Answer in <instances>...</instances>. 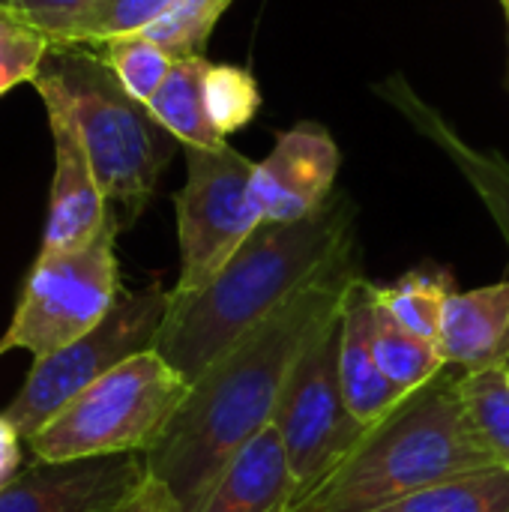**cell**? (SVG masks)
I'll use <instances>...</instances> for the list:
<instances>
[{"mask_svg": "<svg viewBox=\"0 0 509 512\" xmlns=\"http://www.w3.org/2000/svg\"><path fill=\"white\" fill-rule=\"evenodd\" d=\"M360 276L363 246L357 243L189 384L165 435L144 453L147 474L171 492L180 510L192 512L228 459L273 423L294 363L339 315L345 291Z\"/></svg>", "mask_w": 509, "mask_h": 512, "instance_id": "1", "label": "cell"}, {"mask_svg": "<svg viewBox=\"0 0 509 512\" xmlns=\"http://www.w3.org/2000/svg\"><path fill=\"white\" fill-rule=\"evenodd\" d=\"M357 243V204L339 189L306 219L261 222L204 288L171 294L153 348L192 384L243 333Z\"/></svg>", "mask_w": 509, "mask_h": 512, "instance_id": "2", "label": "cell"}, {"mask_svg": "<svg viewBox=\"0 0 509 512\" xmlns=\"http://www.w3.org/2000/svg\"><path fill=\"white\" fill-rule=\"evenodd\" d=\"M459 375L447 366L411 393L288 512H375L456 474L492 468L459 396Z\"/></svg>", "mask_w": 509, "mask_h": 512, "instance_id": "3", "label": "cell"}, {"mask_svg": "<svg viewBox=\"0 0 509 512\" xmlns=\"http://www.w3.org/2000/svg\"><path fill=\"white\" fill-rule=\"evenodd\" d=\"M45 105L72 120L111 216L129 228L150 204L156 183L180 147L150 108L132 99L96 48L54 45L33 78Z\"/></svg>", "mask_w": 509, "mask_h": 512, "instance_id": "4", "label": "cell"}, {"mask_svg": "<svg viewBox=\"0 0 509 512\" xmlns=\"http://www.w3.org/2000/svg\"><path fill=\"white\" fill-rule=\"evenodd\" d=\"M189 396V381L156 351H141L93 381L27 444L39 462L147 453Z\"/></svg>", "mask_w": 509, "mask_h": 512, "instance_id": "5", "label": "cell"}, {"mask_svg": "<svg viewBox=\"0 0 509 512\" xmlns=\"http://www.w3.org/2000/svg\"><path fill=\"white\" fill-rule=\"evenodd\" d=\"M171 291L150 282L138 291H120L114 309L72 345L33 360V369L0 414V420L21 438L30 441L57 411L81 396L93 381L108 375L123 360L150 351L162 330Z\"/></svg>", "mask_w": 509, "mask_h": 512, "instance_id": "6", "label": "cell"}, {"mask_svg": "<svg viewBox=\"0 0 509 512\" xmlns=\"http://www.w3.org/2000/svg\"><path fill=\"white\" fill-rule=\"evenodd\" d=\"M117 231L120 225L111 219L87 246L36 258L21 303L0 336V357L18 348L42 360L90 333L114 309L120 297Z\"/></svg>", "mask_w": 509, "mask_h": 512, "instance_id": "7", "label": "cell"}, {"mask_svg": "<svg viewBox=\"0 0 509 512\" xmlns=\"http://www.w3.org/2000/svg\"><path fill=\"white\" fill-rule=\"evenodd\" d=\"M186 183L174 195L180 276L171 294L204 288L264 222L252 195L255 162L222 144L216 150L183 147Z\"/></svg>", "mask_w": 509, "mask_h": 512, "instance_id": "8", "label": "cell"}, {"mask_svg": "<svg viewBox=\"0 0 509 512\" xmlns=\"http://www.w3.org/2000/svg\"><path fill=\"white\" fill-rule=\"evenodd\" d=\"M273 426L288 453L297 495L324 480L369 432L348 408L339 375V315L294 363Z\"/></svg>", "mask_w": 509, "mask_h": 512, "instance_id": "9", "label": "cell"}, {"mask_svg": "<svg viewBox=\"0 0 509 512\" xmlns=\"http://www.w3.org/2000/svg\"><path fill=\"white\" fill-rule=\"evenodd\" d=\"M147 477L141 453L39 462L0 486V512H120Z\"/></svg>", "mask_w": 509, "mask_h": 512, "instance_id": "10", "label": "cell"}, {"mask_svg": "<svg viewBox=\"0 0 509 512\" xmlns=\"http://www.w3.org/2000/svg\"><path fill=\"white\" fill-rule=\"evenodd\" d=\"M342 153L327 126L300 120L279 132L273 150L255 162L252 195L264 222H297L336 195Z\"/></svg>", "mask_w": 509, "mask_h": 512, "instance_id": "11", "label": "cell"}, {"mask_svg": "<svg viewBox=\"0 0 509 512\" xmlns=\"http://www.w3.org/2000/svg\"><path fill=\"white\" fill-rule=\"evenodd\" d=\"M45 111L54 138V180L39 255H57L96 240L114 216L72 120L57 105Z\"/></svg>", "mask_w": 509, "mask_h": 512, "instance_id": "12", "label": "cell"}, {"mask_svg": "<svg viewBox=\"0 0 509 512\" xmlns=\"http://www.w3.org/2000/svg\"><path fill=\"white\" fill-rule=\"evenodd\" d=\"M375 282L360 276L339 306V375L351 414L366 426H378L405 396L384 378L375 357Z\"/></svg>", "mask_w": 509, "mask_h": 512, "instance_id": "13", "label": "cell"}, {"mask_svg": "<svg viewBox=\"0 0 509 512\" xmlns=\"http://www.w3.org/2000/svg\"><path fill=\"white\" fill-rule=\"evenodd\" d=\"M381 96L402 114L408 117L411 126H417L435 147H441L450 162L459 168V174L471 183V189L477 192V198L483 201V207L489 210L492 222L498 225L501 237L509 246V162L495 153V150H480L471 141H465L450 120L435 111L402 75L387 78L381 87Z\"/></svg>", "mask_w": 509, "mask_h": 512, "instance_id": "14", "label": "cell"}, {"mask_svg": "<svg viewBox=\"0 0 509 512\" xmlns=\"http://www.w3.org/2000/svg\"><path fill=\"white\" fill-rule=\"evenodd\" d=\"M297 489L282 438L270 423L228 459L192 512H288Z\"/></svg>", "mask_w": 509, "mask_h": 512, "instance_id": "15", "label": "cell"}, {"mask_svg": "<svg viewBox=\"0 0 509 512\" xmlns=\"http://www.w3.org/2000/svg\"><path fill=\"white\" fill-rule=\"evenodd\" d=\"M438 351L459 372L507 369L509 279L450 294L438 330Z\"/></svg>", "mask_w": 509, "mask_h": 512, "instance_id": "16", "label": "cell"}, {"mask_svg": "<svg viewBox=\"0 0 509 512\" xmlns=\"http://www.w3.org/2000/svg\"><path fill=\"white\" fill-rule=\"evenodd\" d=\"M210 60L204 54L198 57H180L174 60L168 78L156 90V96L147 102L156 123L174 135L180 147H198V150H216L228 144L210 123L207 102H204V72Z\"/></svg>", "mask_w": 509, "mask_h": 512, "instance_id": "17", "label": "cell"}, {"mask_svg": "<svg viewBox=\"0 0 509 512\" xmlns=\"http://www.w3.org/2000/svg\"><path fill=\"white\" fill-rule=\"evenodd\" d=\"M456 291V279L447 267H414L390 285H375V300L387 318L399 327L438 342L444 306Z\"/></svg>", "mask_w": 509, "mask_h": 512, "instance_id": "18", "label": "cell"}, {"mask_svg": "<svg viewBox=\"0 0 509 512\" xmlns=\"http://www.w3.org/2000/svg\"><path fill=\"white\" fill-rule=\"evenodd\" d=\"M375 512H509V468L465 471Z\"/></svg>", "mask_w": 509, "mask_h": 512, "instance_id": "19", "label": "cell"}, {"mask_svg": "<svg viewBox=\"0 0 509 512\" xmlns=\"http://www.w3.org/2000/svg\"><path fill=\"white\" fill-rule=\"evenodd\" d=\"M375 357H378L384 378L405 399L411 393L423 390L426 384H432L447 369V363L438 351V342L423 339V336L399 327L393 318H387L381 312V306L375 315Z\"/></svg>", "mask_w": 509, "mask_h": 512, "instance_id": "20", "label": "cell"}, {"mask_svg": "<svg viewBox=\"0 0 509 512\" xmlns=\"http://www.w3.org/2000/svg\"><path fill=\"white\" fill-rule=\"evenodd\" d=\"M171 3L174 0H96L54 36V45L96 48L111 39L147 33Z\"/></svg>", "mask_w": 509, "mask_h": 512, "instance_id": "21", "label": "cell"}, {"mask_svg": "<svg viewBox=\"0 0 509 512\" xmlns=\"http://www.w3.org/2000/svg\"><path fill=\"white\" fill-rule=\"evenodd\" d=\"M459 396L468 420L495 465L509 468V375L507 369L462 372Z\"/></svg>", "mask_w": 509, "mask_h": 512, "instance_id": "22", "label": "cell"}, {"mask_svg": "<svg viewBox=\"0 0 509 512\" xmlns=\"http://www.w3.org/2000/svg\"><path fill=\"white\" fill-rule=\"evenodd\" d=\"M96 51L108 63V69L114 72L120 87L144 105L156 96V90L162 87V81L168 78V72L177 60L144 33L102 42V45H96Z\"/></svg>", "mask_w": 509, "mask_h": 512, "instance_id": "23", "label": "cell"}, {"mask_svg": "<svg viewBox=\"0 0 509 512\" xmlns=\"http://www.w3.org/2000/svg\"><path fill=\"white\" fill-rule=\"evenodd\" d=\"M204 102L213 129L228 138L255 120L261 108V90L249 69L234 63H210L204 72Z\"/></svg>", "mask_w": 509, "mask_h": 512, "instance_id": "24", "label": "cell"}, {"mask_svg": "<svg viewBox=\"0 0 509 512\" xmlns=\"http://www.w3.org/2000/svg\"><path fill=\"white\" fill-rule=\"evenodd\" d=\"M54 39L12 6H0V96L18 84H33Z\"/></svg>", "mask_w": 509, "mask_h": 512, "instance_id": "25", "label": "cell"}, {"mask_svg": "<svg viewBox=\"0 0 509 512\" xmlns=\"http://www.w3.org/2000/svg\"><path fill=\"white\" fill-rule=\"evenodd\" d=\"M234 0H174L171 9L144 33L162 45L171 57H198L204 54L219 18Z\"/></svg>", "mask_w": 509, "mask_h": 512, "instance_id": "26", "label": "cell"}, {"mask_svg": "<svg viewBox=\"0 0 509 512\" xmlns=\"http://www.w3.org/2000/svg\"><path fill=\"white\" fill-rule=\"evenodd\" d=\"M9 3H12V9L27 15L33 24H39L54 39L75 15H81L96 0H9Z\"/></svg>", "mask_w": 509, "mask_h": 512, "instance_id": "27", "label": "cell"}, {"mask_svg": "<svg viewBox=\"0 0 509 512\" xmlns=\"http://www.w3.org/2000/svg\"><path fill=\"white\" fill-rule=\"evenodd\" d=\"M120 512H183L180 510V504L171 498V492L162 486V483H156L153 477H147V483L138 489V495L123 507Z\"/></svg>", "mask_w": 509, "mask_h": 512, "instance_id": "28", "label": "cell"}, {"mask_svg": "<svg viewBox=\"0 0 509 512\" xmlns=\"http://www.w3.org/2000/svg\"><path fill=\"white\" fill-rule=\"evenodd\" d=\"M18 435L0 420V486L15 474V465H18Z\"/></svg>", "mask_w": 509, "mask_h": 512, "instance_id": "29", "label": "cell"}, {"mask_svg": "<svg viewBox=\"0 0 509 512\" xmlns=\"http://www.w3.org/2000/svg\"><path fill=\"white\" fill-rule=\"evenodd\" d=\"M504 15H507V42H509V6H504Z\"/></svg>", "mask_w": 509, "mask_h": 512, "instance_id": "30", "label": "cell"}, {"mask_svg": "<svg viewBox=\"0 0 509 512\" xmlns=\"http://www.w3.org/2000/svg\"><path fill=\"white\" fill-rule=\"evenodd\" d=\"M0 6H12V3L9 0H0Z\"/></svg>", "mask_w": 509, "mask_h": 512, "instance_id": "31", "label": "cell"}, {"mask_svg": "<svg viewBox=\"0 0 509 512\" xmlns=\"http://www.w3.org/2000/svg\"><path fill=\"white\" fill-rule=\"evenodd\" d=\"M501 6H509V0H501Z\"/></svg>", "mask_w": 509, "mask_h": 512, "instance_id": "32", "label": "cell"}, {"mask_svg": "<svg viewBox=\"0 0 509 512\" xmlns=\"http://www.w3.org/2000/svg\"><path fill=\"white\" fill-rule=\"evenodd\" d=\"M507 372H509V363H507Z\"/></svg>", "mask_w": 509, "mask_h": 512, "instance_id": "33", "label": "cell"}, {"mask_svg": "<svg viewBox=\"0 0 509 512\" xmlns=\"http://www.w3.org/2000/svg\"><path fill=\"white\" fill-rule=\"evenodd\" d=\"M507 375H509V372H507Z\"/></svg>", "mask_w": 509, "mask_h": 512, "instance_id": "34", "label": "cell"}]
</instances>
